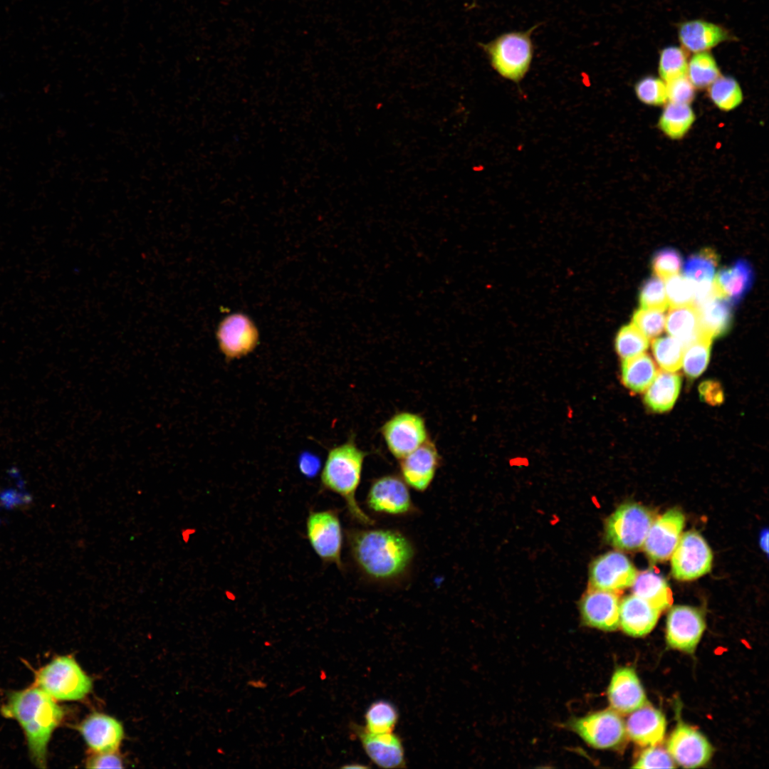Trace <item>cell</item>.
<instances>
[{
    "instance_id": "1",
    "label": "cell",
    "mask_w": 769,
    "mask_h": 769,
    "mask_svg": "<svg viewBox=\"0 0 769 769\" xmlns=\"http://www.w3.org/2000/svg\"><path fill=\"white\" fill-rule=\"evenodd\" d=\"M350 556L370 581L393 584L409 575L415 555L409 539L387 528H353L346 533Z\"/></svg>"
},
{
    "instance_id": "2",
    "label": "cell",
    "mask_w": 769,
    "mask_h": 769,
    "mask_svg": "<svg viewBox=\"0 0 769 769\" xmlns=\"http://www.w3.org/2000/svg\"><path fill=\"white\" fill-rule=\"evenodd\" d=\"M1 713L19 723L33 762L45 768L48 743L63 716V709L54 699L36 686L30 687L11 693Z\"/></svg>"
},
{
    "instance_id": "3",
    "label": "cell",
    "mask_w": 769,
    "mask_h": 769,
    "mask_svg": "<svg viewBox=\"0 0 769 769\" xmlns=\"http://www.w3.org/2000/svg\"><path fill=\"white\" fill-rule=\"evenodd\" d=\"M366 455L353 438L330 448L320 473V483L324 490L342 498L352 519L369 526L374 520L361 508L355 496Z\"/></svg>"
},
{
    "instance_id": "4",
    "label": "cell",
    "mask_w": 769,
    "mask_h": 769,
    "mask_svg": "<svg viewBox=\"0 0 769 769\" xmlns=\"http://www.w3.org/2000/svg\"><path fill=\"white\" fill-rule=\"evenodd\" d=\"M540 25L522 31L503 33L487 43H478L491 67L503 78L520 82L528 72L534 53L531 36Z\"/></svg>"
},
{
    "instance_id": "5",
    "label": "cell",
    "mask_w": 769,
    "mask_h": 769,
    "mask_svg": "<svg viewBox=\"0 0 769 769\" xmlns=\"http://www.w3.org/2000/svg\"><path fill=\"white\" fill-rule=\"evenodd\" d=\"M36 686L53 699L79 700L91 690L90 679L70 656H58L36 674Z\"/></svg>"
},
{
    "instance_id": "6",
    "label": "cell",
    "mask_w": 769,
    "mask_h": 769,
    "mask_svg": "<svg viewBox=\"0 0 769 769\" xmlns=\"http://www.w3.org/2000/svg\"><path fill=\"white\" fill-rule=\"evenodd\" d=\"M653 521L647 508L634 503L622 504L607 520L606 539L619 550H637L643 545Z\"/></svg>"
},
{
    "instance_id": "7",
    "label": "cell",
    "mask_w": 769,
    "mask_h": 769,
    "mask_svg": "<svg viewBox=\"0 0 769 769\" xmlns=\"http://www.w3.org/2000/svg\"><path fill=\"white\" fill-rule=\"evenodd\" d=\"M306 535L313 550L323 563L334 564L342 570L343 534L336 510L310 512L306 520Z\"/></svg>"
},
{
    "instance_id": "8",
    "label": "cell",
    "mask_w": 769,
    "mask_h": 769,
    "mask_svg": "<svg viewBox=\"0 0 769 769\" xmlns=\"http://www.w3.org/2000/svg\"><path fill=\"white\" fill-rule=\"evenodd\" d=\"M367 508L372 512L404 516L417 513L408 485L401 476L388 474L375 479L366 497Z\"/></svg>"
},
{
    "instance_id": "9",
    "label": "cell",
    "mask_w": 769,
    "mask_h": 769,
    "mask_svg": "<svg viewBox=\"0 0 769 769\" xmlns=\"http://www.w3.org/2000/svg\"><path fill=\"white\" fill-rule=\"evenodd\" d=\"M381 434L387 449L398 460L429 439L424 419L409 412L394 414L382 426Z\"/></svg>"
},
{
    "instance_id": "10",
    "label": "cell",
    "mask_w": 769,
    "mask_h": 769,
    "mask_svg": "<svg viewBox=\"0 0 769 769\" xmlns=\"http://www.w3.org/2000/svg\"><path fill=\"white\" fill-rule=\"evenodd\" d=\"M671 555V573L676 580H692L711 569L712 552L696 531L682 534Z\"/></svg>"
},
{
    "instance_id": "11",
    "label": "cell",
    "mask_w": 769,
    "mask_h": 769,
    "mask_svg": "<svg viewBox=\"0 0 769 769\" xmlns=\"http://www.w3.org/2000/svg\"><path fill=\"white\" fill-rule=\"evenodd\" d=\"M570 727L587 743L600 749L619 746L626 736L623 720L617 711L611 709L574 719Z\"/></svg>"
},
{
    "instance_id": "12",
    "label": "cell",
    "mask_w": 769,
    "mask_h": 769,
    "mask_svg": "<svg viewBox=\"0 0 769 769\" xmlns=\"http://www.w3.org/2000/svg\"><path fill=\"white\" fill-rule=\"evenodd\" d=\"M637 575L634 566L625 555L612 551L592 562L589 580L592 588L617 592L632 586Z\"/></svg>"
},
{
    "instance_id": "13",
    "label": "cell",
    "mask_w": 769,
    "mask_h": 769,
    "mask_svg": "<svg viewBox=\"0 0 769 769\" xmlns=\"http://www.w3.org/2000/svg\"><path fill=\"white\" fill-rule=\"evenodd\" d=\"M216 339L221 352L227 361H231L253 351L258 343V333L246 316L234 314L221 322Z\"/></svg>"
},
{
    "instance_id": "14",
    "label": "cell",
    "mask_w": 769,
    "mask_h": 769,
    "mask_svg": "<svg viewBox=\"0 0 769 769\" xmlns=\"http://www.w3.org/2000/svg\"><path fill=\"white\" fill-rule=\"evenodd\" d=\"M705 628V619L699 610L685 605L674 606L666 620L667 644L673 649L692 653Z\"/></svg>"
},
{
    "instance_id": "15",
    "label": "cell",
    "mask_w": 769,
    "mask_h": 769,
    "mask_svg": "<svg viewBox=\"0 0 769 769\" xmlns=\"http://www.w3.org/2000/svg\"><path fill=\"white\" fill-rule=\"evenodd\" d=\"M667 751L679 765L694 768L706 764L713 749L706 738L694 728L679 723L667 743Z\"/></svg>"
},
{
    "instance_id": "16",
    "label": "cell",
    "mask_w": 769,
    "mask_h": 769,
    "mask_svg": "<svg viewBox=\"0 0 769 769\" xmlns=\"http://www.w3.org/2000/svg\"><path fill=\"white\" fill-rule=\"evenodd\" d=\"M684 524V515L677 508L667 511L653 521L644 543L649 558L656 562L668 560L681 538Z\"/></svg>"
},
{
    "instance_id": "17",
    "label": "cell",
    "mask_w": 769,
    "mask_h": 769,
    "mask_svg": "<svg viewBox=\"0 0 769 769\" xmlns=\"http://www.w3.org/2000/svg\"><path fill=\"white\" fill-rule=\"evenodd\" d=\"M399 461L401 477L404 482L409 487L424 492L431 484L441 458L436 445L429 439Z\"/></svg>"
},
{
    "instance_id": "18",
    "label": "cell",
    "mask_w": 769,
    "mask_h": 769,
    "mask_svg": "<svg viewBox=\"0 0 769 769\" xmlns=\"http://www.w3.org/2000/svg\"><path fill=\"white\" fill-rule=\"evenodd\" d=\"M350 728L360 739L362 748L370 760L383 768L405 767L404 748L399 737L393 733H373L355 723Z\"/></svg>"
},
{
    "instance_id": "19",
    "label": "cell",
    "mask_w": 769,
    "mask_h": 769,
    "mask_svg": "<svg viewBox=\"0 0 769 769\" xmlns=\"http://www.w3.org/2000/svg\"><path fill=\"white\" fill-rule=\"evenodd\" d=\"M619 598L615 592L591 587L580 601L582 621L587 626L601 630H616L619 626Z\"/></svg>"
},
{
    "instance_id": "20",
    "label": "cell",
    "mask_w": 769,
    "mask_h": 769,
    "mask_svg": "<svg viewBox=\"0 0 769 769\" xmlns=\"http://www.w3.org/2000/svg\"><path fill=\"white\" fill-rule=\"evenodd\" d=\"M607 695L613 710L622 714L632 713L647 703L641 682L630 667L619 668L614 671Z\"/></svg>"
},
{
    "instance_id": "21",
    "label": "cell",
    "mask_w": 769,
    "mask_h": 769,
    "mask_svg": "<svg viewBox=\"0 0 769 769\" xmlns=\"http://www.w3.org/2000/svg\"><path fill=\"white\" fill-rule=\"evenodd\" d=\"M78 730L88 746L96 753L114 752L123 738L120 723L99 713L90 715L80 723Z\"/></svg>"
},
{
    "instance_id": "22",
    "label": "cell",
    "mask_w": 769,
    "mask_h": 769,
    "mask_svg": "<svg viewBox=\"0 0 769 769\" xmlns=\"http://www.w3.org/2000/svg\"><path fill=\"white\" fill-rule=\"evenodd\" d=\"M666 721L664 714L649 704L632 711L626 725V733L642 746L659 745L664 738Z\"/></svg>"
},
{
    "instance_id": "23",
    "label": "cell",
    "mask_w": 769,
    "mask_h": 769,
    "mask_svg": "<svg viewBox=\"0 0 769 769\" xmlns=\"http://www.w3.org/2000/svg\"><path fill=\"white\" fill-rule=\"evenodd\" d=\"M679 41L686 51L706 52L731 38L722 26L701 19L682 23L678 29Z\"/></svg>"
},
{
    "instance_id": "24",
    "label": "cell",
    "mask_w": 769,
    "mask_h": 769,
    "mask_svg": "<svg viewBox=\"0 0 769 769\" xmlns=\"http://www.w3.org/2000/svg\"><path fill=\"white\" fill-rule=\"evenodd\" d=\"M660 611L644 600L634 595L625 597L619 605V624L632 637H642L655 627Z\"/></svg>"
},
{
    "instance_id": "25",
    "label": "cell",
    "mask_w": 769,
    "mask_h": 769,
    "mask_svg": "<svg viewBox=\"0 0 769 769\" xmlns=\"http://www.w3.org/2000/svg\"><path fill=\"white\" fill-rule=\"evenodd\" d=\"M681 377L673 372H658L648 387L644 401L655 412L668 411L674 406L680 392Z\"/></svg>"
},
{
    "instance_id": "26",
    "label": "cell",
    "mask_w": 769,
    "mask_h": 769,
    "mask_svg": "<svg viewBox=\"0 0 769 769\" xmlns=\"http://www.w3.org/2000/svg\"><path fill=\"white\" fill-rule=\"evenodd\" d=\"M696 308L703 333L713 338L728 331L732 323V309L728 298L716 297Z\"/></svg>"
},
{
    "instance_id": "27",
    "label": "cell",
    "mask_w": 769,
    "mask_h": 769,
    "mask_svg": "<svg viewBox=\"0 0 769 769\" xmlns=\"http://www.w3.org/2000/svg\"><path fill=\"white\" fill-rule=\"evenodd\" d=\"M634 595L644 600L660 612L671 607L672 592L666 580L652 570L637 575L632 584Z\"/></svg>"
},
{
    "instance_id": "28",
    "label": "cell",
    "mask_w": 769,
    "mask_h": 769,
    "mask_svg": "<svg viewBox=\"0 0 769 769\" xmlns=\"http://www.w3.org/2000/svg\"><path fill=\"white\" fill-rule=\"evenodd\" d=\"M753 279L750 265L739 260L732 266L721 270L714 280L722 295L731 303L739 301L750 289Z\"/></svg>"
},
{
    "instance_id": "29",
    "label": "cell",
    "mask_w": 769,
    "mask_h": 769,
    "mask_svg": "<svg viewBox=\"0 0 769 769\" xmlns=\"http://www.w3.org/2000/svg\"><path fill=\"white\" fill-rule=\"evenodd\" d=\"M665 325L667 333L685 347L703 333L698 310L693 304L671 307Z\"/></svg>"
},
{
    "instance_id": "30",
    "label": "cell",
    "mask_w": 769,
    "mask_h": 769,
    "mask_svg": "<svg viewBox=\"0 0 769 769\" xmlns=\"http://www.w3.org/2000/svg\"><path fill=\"white\" fill-rule=\"evenodd\" d=\"M657 373V368L651 357L642 353L623 360L621 380L630 391L639 393L648 388Z\"/></svg>"
},
{
    "instance_id": "31",
    "label": "cell",
    "mask_w": 769,
    "mask_h": 769,
    "mask_svg": "<svg viewBox=\"0 0 769 769\" xmlns=\"http://www.w3.org/2000/svg\"><path fill=\"white\" fill-rule=\"evenodd\" d=\"M695 120V115L688 104L668 103L659 120L661 130L671 139H680L689 130Z\"/></svg>"
},
{
    "instance_id": "32",
    "label": "cell",
    "mask_w": 769,
    "mask_h": 769,
    "mask_svg": "<svg viewBox=\"0 0 769 769\" xmlns=\"http://www.w3.org/2000/svg\"><path fill=\"white\" fill-rule=\"evenodd\" d=\"M712 339L702 333L685 347L681 365L688 377L696 378L706 368L710 359Z\"/></svg>"
},
{
    "instance_id": "33",
    "label": "cell",
    "mask_w": 769,
    "mask_h": 769,
    "mask_svg": "<svg viewBox=\"0 0 769 769\" xmlns=\"http://www.w3.org/2000/svg\"><path fill=\"white\" fill-rule=\"evenodd\" d=\"M718 257L711 249H704L691 256L684 265V276L694 283L713 281Z\"/></svg>"
},
{
    "instance_id": "34",
    "label": "cell",
    "mask_w": 769,
    "mask_h": 769,
    "mask_svg": "<svg viewBox=\"0 0 769 769\" xmlns=\"http://www.w3.org/2000/svg\"><path fill=\"white\" fill-rule=\"evenodd\" d=\"M398 718V711L392 703L384 700L377 701L366 711L365 728L373 733L392 732Z\"/></svg>"
},
{
    "instance_id": "35",
    "label": "cell",
    "mask_w": 769,
    "mask_h": 769,
    "mask_svg": "<svg viewBox=\"0 0 769 769\" xmlns=\"http://www.w3.org/2000/svg\"><path fill=\"white\" fill-rule=\"evenodd\" d=\"M686 75L695 88H705L721 75L716 60L708 52L695 53L688 61Z\"/></svg>"
},
{
    "instance_id": "36",
    "label": "cell",
    "mask_w": 769,
    "mask_h": 769,
    "mask_svg": "<svg viewBox=\"0 0 769 769\" xmlns=\"http://www.w3.org/2000/svg\"><path fill=\"white\" fill-rule=\"evenodd\" d=\"M708 95L716 106L724 111L735 109L743 101L739 83L730 76L720 75L708 86Z\"/></svg>"
},
{
    "instance_id": "37",
    "label": "cell",
    "mask_w": 769,
    "mask_h": 769,
    "mask_svg": "<svg viewBox=\"0 0 769 769\" xmlns=\"http://www.w3.org/2000/svg\"><path fill=\"white\" fill-rule=\"evenodd\" d=\"M652 348L656 361L664 371L674 372L681 367L685 345L679 339L671 335L656 338Z\"/></svg>"
},
{
    "instance_id": "38",
    "label": "cell",
    "mask_w": 769,
    "mask_h": 769,
    "mask_svg": "<svg viewBox=\"0 0 769 769\" xmlns=\"http://www.w3.org/2000/svg\"><path fill=\"white\" fill-rule=\"evenodd\" d=\"M649 346V339L633 324L621 328L615 338V350L623 360L643 353Z\"/></svg>"
},
{
    "instance_id": "39",
    "label": "cell",
    "mask_w": 769,
    "mask_h": 769,
    "mask_svg": "<svg viewBox=\"0 0 769 769\" xmlns=\"http://www.w3.org/2000/svg\"><path fill=\"white\" fill-rule=\"evenodd\" d=\"M687 65V53L683 48L672 46L661 50L659 73L664 82L686 75Z\"/></svg>"
},
{
    "instance_id": "40",
    "label": "cell",
    "mask_w": 769,
    "mask_h": 769,
    "mask_svg": "<svg viewBox=\"0 0 769 769\" xmlns=\"http://www.w3.org/2000/svg\"><path fill=\"white\" fill-rule=\"evenodd\" d=\"M665 291L671 307L693 304L694 283L679 273L666 278Z\"/></svg>"
},
{
    "instance_id": "41",
    "label": "cell",
    "mask_w": 769,
    "mask_h": 769,
    "mask_svg": "<svg viewBox=\"0 0 769 769\" xmlns=\"http://www.w3.org/2000/svg\"><path fill=\"white\" fill-rule=\"evenodd\" d=\"M638 99L649 105H661L667 100L666 83L654 76L640 79L634 86Z\"/></svg>"
},
{
    "instance_id": "42",
    "label": "cell",
    "mask_w": 769,
    "mask_h": 769,
    "mask_svg": "<svg viewBox=\"0 0 769 769\" xmlns=\"http://www.w3.org/2000/svg\"><path fill=\"white\" fill-rule=\"evenodd\" d=\"M664 310L640 308L632 316V323L649 339L659 335L665 325Z\"/></svg>"
},
{
    "instance_id": "43",
    "label": "cell",
    "mask_w": 769,
    "mask_h": 769,
    "mask_svg": "<svg viewBox=\"0 0 769 769\" xmlns=\"http://www.w3.org/2000/svg\"><path fill=\"white\" fill-rule=\"evenodd\" d=\"M639 301L642 308L664 310L668 300L662 279L656 276L645 281L640 288Z\"/></svg>"
},
{
    "instance_id": "44",
    "label": "cell",
    "mask_w": 769,
    "mask_h": 769,
    "mask_svg": "<svg viewBox=\"0 0 769 769\" xmlns=\"http://www.w3.org/2000/svg\"><path fill=\"white\" fill-rule=\"evenodd\" d=\"M681 265V256L679 251L671 248H665L656 252L652 261L654 272L661 279L677 274Z\"/></svg>"
},
{
    "instance_id": "45",
    "label": "cell",
    "mask_w": 769,
    "mask_h": 769,
    "mask_svg": "<svg viewBox=\"0 0 769 769\" xmlns=\"http://www.w3.org/2000/svg\"><path fill=\"white\" fill-rule=\"evenodd\" d=\"M666 83L667 100L671 103L688 104L695 97V87L686 75L669 80Z\"/></svg>"
},
{
    "instance_id": "46",
    "label": "cell",
    "mask_w": 769,
    "mask_h": 769,
    "mask_svg": "<svg viewBox=\"0 0 769 769\" xmlns=\"http://www.w3.org/2000/svg\"><path fill=\"white\" fill-rule=\"evenodd\" d=\"M674 760L669 752L661 748L651 746L640 755L634 768H672Z\"/></svg>"
},
{
    "instance_id": "47",
    "label": "cell",
    "mask_w": 769,
    "mask_h": 769,
    "mask_svg": "<svg viewBox=\"0 0 769 769\" xmlns=\"http://www.w3.org/2000/svg\"><path fill=\"white\" fill-rule=\"evenodd\" d=\"M700 397L711 405L719 404L723 400V392L721 384L714 380H706L699 387Z\"/></svg>"
},
{
    "instance_id": "48",
    "label": "cell",
    "mask_w": 769,
    "mask_h": 769,
    "mask_svg": "<svg viewBox=\"0 0 769 769\" xmlns=\"http://www.w3.org/2000/svg\"><path fill=\"white\" fill-rule=\"evenodd\" d=\"M87 767L91 768H122V760L118 755L110 753H98L87 762Z\"/></svg>"
},
{
    "instance_id": "49",
    "label": "cell",
    "mask_w": 769,
    "mask_h": 769,
    "mask_svg": "<svg viewBox=\"0 0 769 769\" xmlns=\"http://www.w3.org/2000/svg\"><path fill=\"white\" fill-rule=\"evenodd\" d=\"M320 467V459L308 452L303 453L298 459V468L301 474L308 478L317 475Z\"/></svg>"
},
{
    "instance_id": "50",
    "label": "cell",
    "mask_w": 769,
    "mask_h": 769,
    "mask_svg": "<svg viewBox=\"0 0 769 769\" xmlns=\"http://www.w3.org/2000/svg\"><path fill=\"white\" fill-rule=\"evenodd\" d=\"M195 529L191 528H184L180 530V537L184 543H187L190 539V536L194 533Z\"/></svg>"
},
{
    "instance_id": "51",
    "label": "cell",
    "mask_w": 769,
    "mask_h": 769,
    "mask_svg": "<svg viewBox=\"0 0 769 769\" xmlns=\"http://www.w3.org/2000/svg\"><path fill=\"white\" fill-rule=\"evenodd\" d=\"M768 532L766 530H764V531L762 532V534L760 535V547L762 548L763 551H765L766 553H768Z\"/></svg>"
},
{
    "instance_id": "52",
    "label": "cell",
    "mask_w": 769,
    "mask_h": 769,
    "mask_svg": "<svg viewBox=\"0 0 769 769\" xmlns=\"http://www.w3.org/2000/svg\"><path fill=\"white\" fill-rule=\"evenodd\" d=\"M342 768H366V766L360 765H350L342 766Z\"/></svg>"
},
{
    "instance_id": "53",
    "label": "cell",
    "mask_w": 769,
    "mask_h": 769,
    "mask_svg": "<svg viewBox=\"0 0 769 769\" xmlns=\"http://www.w3.org/2000/svg\"><path fill=\"white\" fill-rule=\"evenodd\" d=\"M475 1H476V0H474V4L471 6V8H473V6H474V2Z\"/></svg>"
}]
</instances>
